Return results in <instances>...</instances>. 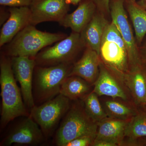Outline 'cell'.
<instances>
[{"label":"cell","mask_w":146,"mask_h":146,"mask_svg":"<svg viewBox=\"0 0 146 146\" xmlns=\"http://www.w3.org/2000/svg\"><path fill=\"white\" fill-rule=\"evenodd\" d=\"M0 84L2 99L1 129L16 118L30 115L11 67V57L1 52Z\"/></svg>","instance_id":"obj_1"},{"label":"cell","mask_w":146,"mask_h":146,"mask_svg":"<svg viewBox=\"0 0 146 146\" xmlns=\"http://www.w3.org/2000/svg\"><path fill=\"white\" fill-rule=\"evenodd\" d=\"M68 35L63 33L41 31L29 25L22 30L8 44L2 47L4 54L9 56H27L35 58L39 52L62 40Z\"/></svg>","instance_id":"obj_2"},{"label":"cell","mask_w":146,"mask_h":146,"mask_svg":"<svg viewBox=\"0 0 146 146\" xmlns=\"http://www.w3.org/2000/svg\"><path fill=\"white\" fill-rule=\"evenodd\" d=\"M100 56L102 63L121 82L129 70L128 55L124 41L112 21L105 30Z\"/></svg>","instance_id":"obj_3"},{"label":"cell","mask_w":146,"mask_h":146,"mask_svg":"<svg viewBox=\"0 0 146 146\" xmlns=\"http://www.w3.org/2000/svg\"><path fill=\"white\" fill-rule=\"evenodd\" d=\"M71 104L58 129L54 139L57 146H65L70 141L84 136H96L98 123L89 117L83 102L74 101Z\"/></svg>","instance_id":"obj_4"},{"label":"cell","mask_w":146,"mask_h":146,"mask_svg":"<svg viewBox=\"0 0 146 146\" xmlns=\"http://www.w3.org/2000/svg\"><path fill=\"white\" fill-rule=\"evenodd\" d=\"M73 65L35 66L33 81V94L35 106L40 105L60 94L62 83L70 76Z\"/></svg>","instance_id":"obj_5"},{"label":"cell","mask_w":146,"mask_h":146,"mask_svg":"<svg viewBox=\"0 0 146 146\" xmlns=\"http://www.w3.org/2000/svg\"><path fill=\"white\" fill-rule=\"evenodd\" d=\"M86 48L80 33L70 34L52 46L42 50L35 57L36 65L50 67L62 64H73Z\"/></svg>","instance_id":"obj_6"},{"label":"cell","mask_w":146,"mask_h":146,"mask_svg":"<svg viewBox=\"0 0 146 146\" xmlns=\"http://www.w3.org/2000/svg\"><path fill=\"white\" fill-rule=\"evenodd\" d=\"M71 105L70 100L60 94L40 105L35 106L30 111V115L40 127L45 138H48Z\"/></svg>","instance_id":"obj_7"},{"label":"cell","mask_w":146,"mask_h":146,"mask_svg":"<svg viewBox=\"0 0 146 146\" xmlns=\"http://www.w3.org/2000/svg\"><path fill=\"white\" fill-rule=\"evenodd\" d=\"M110 18L125 43L128 55L129 69L142 64L135 36L125 8L124 0H110Z\"/></svg>","instance_id":"obj_8"},{"label":"cell","mask_w":146,"mask_h":146,"mask_svg":"<svg viewBox=\"0 0 146 146\" xmlns=\"http://www.w3.org/2000/svg\"><path fill=\"white\" fill-rule=\"evenodd\" d=\"M45 138L40 127L30 115L13 126L1 141L0 146L13 144L37 146L44 142Z\"/></svg>","instance_id":"obj_9"},{"label":"cell","mask_w":146,"mask_h":146,"mask_svg":"<svg viewBox=\"0 0 146 146\" xmlns=\"http://www.w3.org/2000/svg\"><path fill=\"white\" fill-rule=\"evenodd\" d=\"M11 61L14 77L20 85L24 103L30 111L35 106L33 94L35 60L27 56H14L11 57Z\"/></svg>","instance_id":"obj_10"},{"label":"cell","mask_w":146,"mask_h":146,"mask_svg":"<svg viewBox=\"0 0 146 146\" xmlns=\"http://www.w3.org/2000/svg\"><path fill=\"white\" fill-rule=\"evenodd\" d=\"M68 0H32L29 6L31 25L36 26L47 22L59 23L70 9Z\"/></svg>","instance_id":"obj_11"},{"label":"cell","mask_w":146,"mask_h":146,"mask_svg":"<svg viewBox=\"0 0 146 146\" xmlns=\"http://www.w3.org/2000/svg\"><path fill=\"white\" fill-rule=\"evenodd\" d=\"M122 83L137 109L141 108L146 110V65L142 63L130 68Z\"/></svg>","instance_id":"obj_12"},{"label":"cell","mask_w":146,"mask_h":146,"mask_svg":"<svg viewBox=\"0 0 146 146\" xmlns=\"http://www.w3.org/2000/svg\"><path fill=\"white\" fill-rule=\"evenodd\" d=\"M8 9L10 16L1 30V48L9 43L22 30L31 25V12L29 7H11Z\"/></svg>","instance_id":"obj_13"},{"label":"cell","mask_w":146,"mask_h":146,"mask_svg":"<svg viewBox=\"0 0 146 146\" xmlns=\"http://www.w3.org/2000/svg\"><path fill=\"white\" fill-rule=\"evenodd\" d=\"M93 86V92L98 96H105L113 99L119 98L126 101L128 100L127 94L123 84L102 61L98 76Z\"/></svg>","instance_id":"obj_14"},{"label":"cell","mask_w":146,"mask_h":146,"mask_svg":"<svg viewBox=\"0 0 146 146\" xmlns=\"http://www.w3.org/2000/svg\"><path fill=\"white\" fill-rule=\"evenodd\" d=\"M101 62L99 54L86 48L80 58L73 64L70 76H78L93 85L98 76Z\"/></svg>","instance_id":"obj_15"},{"label":"cell","mask_w":146,"mask_h":146,"mask_svg":"<svg viewBox=\"0 0 146 146\" xmlns=\"http://www.w3.org/2000/svg\"><path fill=\"white\" fill-rule=\"evenodd\" d=\"M96 11L93 0H82L77 8L72 13H68L58 24L66 28L70 29L72 32L80 33Z\"/></svg>","instance_id":"obj_16"},{"label":"cell","mask_w":146,"mask_h":146,"mask_svg":"<svg viewBox=\"0 0 146 146\" xmlns=\"http://www.w3.org/2000/svg\"><path fill=\"white\" fill-rule=\"evenodd\" d=\"M109 23L107 18L97 11L91 21L80 33L85 48L94 50L100 55L102 39Z\"/></svg>","instance_id":"obj_17"},{"label":"cell","mask_w":146,"mask_h":146,"mask_svg":"<svg viewBox=\"0 0 146 146\" xmlns=\"http://www.w3.org/2000/svg\"><path fill=\"white\" fill-rule=\"evenodd\" d=\"M129 121L107 117L98 123L94 141H104L115 146H122Z\"/></svg>","instance_id":"obj_18"},{"label":"cell","mask_w":146,"mask_h":146,"mask_svg":"<svg viewBox=\"0 0 146 146\" xmlns=\"http://www.w3.org/2000/svg\"><path fill=\"white\" fill-rule=\"evenodd\" d=\"M91 84L76 76H69L61 85L60 94L71 101L82 100L91 93Z\"/></svg>","instance_id":"obj_19"},{"label":"cell","mask_w":146,"mask_h":146,"mask_svg":"<svg viewBox=\"0 0 146 146\" xmlns=\"http://www.w3.org/2000/svg\"><path fill=\"white\" fill-rule=\"evenodd\" d=\"M134 28L136 43L141 45L146 34V10L136 2H125Z\"/></svg>","instance_id":"obj_20"},{"label":"cell","mask_w":146,"mask_h":146,"mask_svg":"<svg viewBox=\"0 0 146 146\" xmlns=\"http://www.w3.org/2000/svg\"><path fill=\"white\" fill-rule=\"evenodd\" d=\"M146 137V110L138 111L128 123L122 146H132L139 138Z\"/></svg>","instance_id":"obj_21"},{"label":"cell","mask_w":146,"mask_h":146,"mask_svg":"<svg viewBox=\"0 0 146 146\" xmlns=\"http://www.w3.org/2000/svg\"><path fill=\"white\" fill-rule=\"evenodd\" d=\"M103 107L109 117L126 121L130 120L139 111L134 105L115 100L106 101Z\"/></svg>","instance_id":"obj_22"},{"label":"cell","mask_w":146,"mask_h":146,"mask_svg":"<svg viewBox=\"0 0 146 146\" xmlns=\"http://www.w3.org/2000/svg\"><path fill=\"white\" fill-rule=\"evenodd\" d=\"M86 114L94 122L98 123L108 116L98 99V96L93 91L82 100Z\"/></svg>","instance_id":"obj_23"},{"label":"cell","mask_w":146,"mask_h":146,"mask_svg":"<svg viewBox=\"0 0 146 146\" xmlns=\"http://www.w3.org/2000/svg\"><path fill=\"white\" fill-rule=\"evenodd\" d=\"M96 137L94 136H80L70 141L65 146H92Z\"/></svg>","instance_id":"obj_24"},{"label":"cell","mask_w":146,"mask_h":146,"mask_svg":"<svg viewBox=\"0 0 146 146\" xmlns=\"http://www.w3.org/2000/svg\"><path fill=\"white\" fill-rule=\"evenodd\" d=\"M98 12L104 15L108 19L110 17V0H93Z\"/></svg>","instance_id":"obj_25"},{"label":"cell","mask_w":146,"mask_h":146,"mask_svg":"<svg viewBox=\"0 0 146 146\" xmlns=\"http://www.w3.org/2000/svg\"><path fill=\"white\" fill-rule=\"evenodd\" d=\"M32 0H0V5L3 6L11 7H29Z\"/></svg>","instance_id":"obj_26"},{"label":"cell","mask_w":146,"mask_h":146,"mask_svg":"<svg viewBox=\"0 0 146 146\" xmlns=\"http://www.w3.org/2000/svg\"><path fill=\"white\" fill-rule=\"evenodd\" d=\"M1 7L0 8V26H3L7 21L10 16V12L9 9L6 10L4 7Z\"/></svg>","instance_id":"obj_27"},{"label":"cell","mask_w":146,"mask_h":146,"mask_svg":"<svg viewBox=\"0 0 146 146\" xmlns=\"http://www.w3.org/2000/svg\"><path fill=\"white\" fill-rule=\"evenodd\" d=\"M138 50L142 63L146 65V41L143 46L138 47Z\"/></svg>","instance_id":"obj_28"},{"label":"cell","mask_w":146,"mask_h":146,"mask_svg":"<svg viewBox=\"0 0 146 146\" xmlns=\"http://www.w3.org/2000/svg\"><path fill=\"white\" fill-rule=\"evenodd\" d=\"M70 4L76 5L79 4L82 0H68Z\"/></svg>","instance_id":"obj_29"},{"label":"cell","mask_w":146,"mask_h":146,"mask_svg":"<svg viewBox=\"0 0 146 146\" xmlns=\"http://www.w3.org/2000/svg\"><path fill=\"white\" fill-rule=\"evenodd\" d=\"M137 3H138V5L141 6L143 8L146 10V1H144V0H141V1Z\"/></svg>","instance_id":"obj_30"},{"label":"cell","mask_w":146,"mask_h":146,"mask_svg":"<svg viewBox=\"0 0 146 146\" xmlns=\"http://www.w3.org/2000/svg\"><path fill=\"white\" fill-rule=\"evenodd\" d=\"M125 2H136V0H124Z\"/></svg>","instance_id":"obj_31"},{"label":"cell","mask_w":146,"mask_h":146,"mask_svg":"<svg viewBox=\"0 0 146 146\" xmlns=\"http://www.w3.org/2000/svg\"><path fill=\"white\" fill-rule=\"evenodd\" d=\"M144 1H146V0H144Z\"/></svg>","instance_id":"obj_32"}]
</instances>
